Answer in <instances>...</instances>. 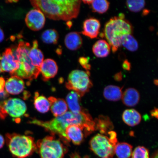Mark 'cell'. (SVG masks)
I'll return each mask as SVG.
<instances>
[{
  "mask_svg": "<svg viewBox=\"0 0 158 158\" xmlns=\"http://www.w3.org/2000/svg\"><path fill=\"white\" fill-rule=\"evenodd\" d=\"M29 123L44 128L52 135H58L62 141L66 144L68 143L65 130L69 126L77 124L82 126L84 128L86 136L96 130L94 120L85 110L77 114L67 111L63 115L49 121H43L34 118L30 121Z\"/></svg>",
  "mask_w": 158,
  "mask_h": 158,
  "instance_id": "obj_1",
  "label": "cell"
},
{
  "mask_svg": "<svg viewBox=\"0 0 158 158\" xmlns=\"http://www.w3.org/2000/svg\"><path fill=\"white\" fill-rule=\"evenodd\" d=\"M35 9L54 20L68 21L76 18L80 13V0H32L30 1Z\"/></svg>",
  "mask_w": 158,
  "mask_h": 158,
  "instance_id": "obj_2",
  "label": "cell"
},
{
  "mask_svg": "<svg viewBox=\"0 0 158 158\" xmlns=\"http://www.w3.org/2000/svg\"><path fill=\"white\" fill-rule=\"evenodd\" d=\"M133 31L131 23L124 19L123 14H120L118 17L112 18L106 23L104 35L111 47L112 52L115 53L121 46L122 37L131 34Z\"/></svg>",
  "mask_w": 158,
  "mask_h": 158,
  "instance_id": "obj_3",
  "label": "cell"
},
{
  "mask_svg": "<svg viewBox=\"0 0 158 158\" xmlns=\"http://www.w3.org/2000/svg\"><path fill=\"white\" fill-rule=\"evenodd\" d=\"M31 45L28 42L23 40L19 41L15 51V56L19 64V68L11 75L16 76L21 78L27 79L31 81L36 79L40 73V69L35 68L31 64L29 56Z\"/></svg>",
  "mask_w": 158,
  "mask_h": 158,
  "instance_id": "obj_4",
  "label": "cell"
},
{
  "mask_svg": "<svg viewBox=\"0 0 158 158\" xmlns=\"http://www.w3.org/2000/svg\"><path fill=\"white\" fill-rule=\"evenodd\" d=\"M6 137L9 151L15 158H26L36 151V144L30 136L8 133Z\"/></svg>",
  "mask_w": 158,
  "mask_h": 158,
  "instance_id": "obj_5",
  "label": "cell"
},
{
  "mask_svg": "<svg viewBox=\"0 0 158 158\" xmlns=\"http://www.w3.org/2000/svg\"><path fill=\"white\" fill-rule=\"evenodd\" d=\"M36 144V151L41 158H64L67 152L66 147L54 135L39 140Z\"/></svg>",
  "mask_w": 158,
  "mask_h": 158,
  "instance_id": "obj_6",
  "label": "cell"
},
{
  "mask_svg": "<svg viewBox=\"0 0 158 158\" xmlns=\"http://www.w3.org/2000/svg\"><path fill=\"white\" fill-rule=\"evenodd\" d=\"M90 72L75 70L69 74L66 88L69 90L77 93L81 97L89 91L93 86L90 78Z\"/></svg>",
  "mask_w": 158,
  "mask_h": 158,
  "instance_id": "obj_7",
  "label": "cell"
},
{
  "mask_svg": "<svg viewBox=\"0 0 158 158\" xmlns=\"http://www.w3.org/2000/svg\"><path fill=\"white\" fill-rule=\"evenodd\" d=\"M116 144L107 135L100 134L95 135L89 142L90 149L101 158H113Z\"/></svg>",
  "mask_w": 158,
  "mask_h": 158,
  "instance_id": "obj_8",
  "label": "cell"
},
{
  "mask_svg": "<svg viewBox=\"0 0 158 158\" xmlns=\"http://www.w3.org/2000/svg\"><path fill=\"white\" fill-rule=\"evenodd\" d=\"M4 119L7 114L13 118L21 117L27 110V106L22 100L17 98H9L0 104Z\"/></svg>",
  "mask_w": 158,
  "mask_h": 158,
  "instance_id": "obj_9",
  "label": "cell"
},
{
  "mask_svg": "<svg viewBox=\"0 0 158 158\" xmlns=\"http://www.w3.org/2000/svg\"><path fill=\"white\" fill-rule=\"evenodd\" d=\"M25 22L29 29L33 31H39L44 27L45 16L39 10H31L26 16Z\"/></svg>",
  "mask_w": 158,
  "mask_h": 158,
  "instance_id": "obj_10",
  "label": "cell"
},
{
  "mask_svg": "<svg viewBox=\"0 0 158 158\" xmlns=\"http://www.w3.org/2000/svg\"><path fill=\"white\" fill-rule=\"evenodd\" d=\"M0 61L2 72H9L11 75L19 68L18 61L11 48L6 49L0 58Z\"/></svg>",
  "mask_w": 158,
  "mask_h": 158,
  "instance_id": "obj_11",
  "label": "cell"
},
{
  "mask_svg": "<svg viewBox=\"0 0 158 158\" xmlns=\"http://www.w3.org/2000/svg\"><path fill=\"white\" fill-rule=\"evenodd\" d=\"M65 134L68 143L72 142L75 145H80L85 136L84 128L81 126L73 124L66 128Z\"/></svg>",
  "mask_w": 158,
  "mask_h": 158,
  "instance_id": "obj_12",
  "label": "cell"
},
{
  "mask_svg": "<svg viewBox=\"0 0 158 158\" xmlns=\"http://www.w3.org/2000/svg\"><path fill=\"white\" fill-rule=\"evenodd\" d=\"M101 24L99 21L91 18L84 21L83 25V35L91 39L96 38L99 33Z\"/></svg>",
  "mask_w": 158,
  "mask_h": 158,
  "instance_id": "obj_13",
  "label": "cell"
},
{
  "mask_svg": "<svg viewBox=\"0 0 158 158\" xmlns=\"http://www.w3.org/2000/svg\"><path fill=\"white\" fill-rule=\"evenodd\" d=\"M58 68L55 61L51 59H47L43 61L40 67V73L44 81L54 78L58 73Z\"/></svg>",
  "mask_w": 158,
  "mask_h": 158,
  "instance_id": "obj_14",
  "label": "cell"
},
{
  "mask_svg": "<svg viewBox=\"0 0 158 158\" xmlns=\"http://www.w3.org/2000/svg\"><path fill=\"white\" fill-rule=\"evenodd\" d=\"M5 88L7 93L18 94L25 88V83L22 78L16 76H11L5 83Z\"/></svg>",
  "mask_w": 158,
  "mask_h": 158,
  "instance_id": "obj_15",
  "label": "cell"
},
{
  "mask_svg": "<svg viewBox=\"0 0 158 158\" xmlns=\"http://www.w3.org/2000/svg\"><path fill=\"white\" fill-rule=\"evenodd\" d=\"M48 99L50 102L51 111L55 117L62 115L68 111V105L63 99L54 97H50Z\"/></svg>",
  "mask_w": 158,
  "mask_h": 158,
  "instance_id": "obj_16",
  "label": "cell"
},
{
  "mask_svg": "<svg viewBox=\"0 0 158 158\" xmlns=\"http://www.w3.org/2000/svg\"><path fill=\"white\" fill-rule=\"evenodd\" d=\"M29 56L33 66L40 70L41 65L44 60V56L39 48L38 42L36 40L33 41L32 46L30 49Z\"/></svg>",
  "mask_w": 158,
  "mask_h": 158,
  "instance_id": "obj_17",
  "label": "cell"
},
{
  "mask_svg": "<svg viewBox=\"0 0 158 158\" xmlns=\"http://www.w3.org/2000/svg\"><path fill=\"white\" fill-rule=\"evenodd\" d=\"M81 97L76 92L71 91L68 94L66 98V102L70 112L75 114H77L83 111L80 104Z\"/></svg>",
  "mask_w": 158,
  "mask_h": 158,
  "instance_id": "obj_18",
  "label": "cell"
},
{
  "mask_svg": "<svg viewBox=\"0 0 158 158\" xmlns=\"http://www.w3.org/2000/svg\"><path fill=\"white\" fill-rule=\"evenodd\" d=\"M140 94L137 90L134 88H128L123 93L122 100L126 106L133 107L137 105L140 100Z\"/></svg>",
  "mask_w": 158,
  "mask_h": 158,
  "instance_id": "obj_19",
  "label": "cell"
},
{
  "mask_svg": "<svg viewBox=\"0 0 158 158\" xmlns=\"http://www.w3.org/2000/svg\"><path fill=\"white\" fill-rule=\"evenodd\" d=\"M65 46L69 50L76 51L82 47L83 43L82 37L79 33L73 31L68 33L64 39Z\"/></svg>",
  "mask_w": 158,
  "mask_h": 158,
  "instance_id": "obj_20",
  "label": "cell"
},
{
  "mask_svg": "<svg viewBox=\"0 0 158 158\" xmlns=\"http://www.w3.org/2000/svg\"><path fill=\"white\" fill-rule=\"evenodd\" d=\"M96 130H98L102 135H107L114 128L113 123L108 116L100 115L94 120Z\"/></svg>",
  "mask_w": 158,
  "mask_h": 158,
  "instance_id": "obj_21",
  "label": "cell"
},
{
  "mask_svg": "<svg viewBox=\"0 0 158 158\" xmlns=\"http://www.w3.org/2000/svg\"><path fill=\"white\" fill-rule=\"evenodd\" d=\"M111 47L107 41L99 40L94 43L92 51L96 57L99 58H105L110 54Z\"/></svg>",
  "mask_w": 158,
  "mask_h": 158,
  "instance_id": "obj_22",
  "label": "cell"
},
{
  "mask_svg": "<svg viewBox=\"0 0 158 158\" xmlns=\"http://www.w3.org/2000/svg\"><path fill=\"white\" fill-rule=\"evenodd\" d=\"M122 119L127 125L133 127L140 123L141 116L137 110L131 109L124 110L122 114Z\"/></svg>",
  "mask_w": 158,
  "mask_h": 158,
  "instance_id": "obj_23",
  "label": "cell"
},
{
  "mask_svg": "<svg viewBox=\"0 0 158 158\" xmlns=\"http://www.w3.org/2000/svg\"><path fill=\"white\" fill-rule=\"evenodd\" d=\"M122 89V88L113 85L106 86L104 90V97L110 101H118L122 98L123 94Z\"/></svg>",
  "mask_w": 158,
  "mask_h": 158,
  "instance_id": "obj_24",
  "label": "cell"
},
{
  "mask_svg": "<svg viewBox=\"0 0 158 158\" xmlns=\"http://www.w3.org/2000/svg\"><path fill=\"white\" fill-rule=\"evenodd\" d=\"M34 104L37 111L41 113L48 112L50 108V104L48 99L43 95H40L39 92H35Z\"/></svg>",
  "mask_w": 158,
  "mask_h": 158,
  "instance_id": "obj_25",
  "label": "cell"
},
{
  "mask_svg": "<svg viewBox=\"0 0 158 158\" xmlns=\"http://www.w3.org/2000/svg\"><path fill=\"white\" fill-rule=\"evenodd\" d=\"M133 147L126 143H118L114 149L116 158H130L132 155Z\"/></svg>",
  "mask_w": 158,
  "mask_h": 158,
  "instance_id": "obj_26",
  "label": "cell"
},
{
  "mask_svg": "<svg viewBox=\"0 0 158 158\" xmlns=\"http://www.w3.org/2000/svg\"><path fill=\"white\" fill-rule=\"evenodd\" d=\"M41 39L45 44H56L58 42L59 35L56 30L48 29L42 33Z\"/></svg>",
  "mask_w": 158,
  "mask_h": 158,
  "instance_id": "obj_27",
  "label": "cell"
},
{
  "mask_svg": "<svg viewBox=\"0 0 158 158\" xmlns=\"http://www.w3.org/2000/svg\"><path fill=\"white\" fill-rule=\"evenodd\" d=\"M121 43L122 45L131 52L137 51L139 46L137 40L131 34L124 35L122 39Z\"/></svg>",
  "mask_w": 158,
  "mask_h": 158,
  "instance_id": "obj_28",
  "label": "cell"
},
{
  "mask_svg": "<svg viewBox=\"0 0 158 158\" xmlns=\"http://www.w3.org/2000/svg\"><path fill=\"white\" fill-rule=\"evenodd\" d=\"M110 4L109 2L106 0H94L90 5L94 12L103 14L108 10Z\"/></svg>",
  "mask_w": 158,
  "mask_h": 158,
  "instance_id": "obj_29",
  "label": "cell"
},
{
  "mask_svg": "<svg viewBox=\"0 0 158 158\" xmlns=\"http://www.w3.org/2000/svg\"><path fill=\"white\" fill-rule=\"evenodd\" d=\"M126 5L130 11L138 12L145 7V2L143 0L127 1L126 2Z\"/></svg>",
  "mask_w": 158,
  "mask_h": 158,
  "instance_id": "obj_30",
  "label": "cell"
},
{
  "mask_svg": "<svg viewBox=\"0 0 158 158\" xmlns=\"http://www.w3.org/2000/svg\"><path fill=\"white\" fill-rule=\"evenodd\" d=\"M132 158H149V151L143 146L136 147L132 153Z\"/></svg>",
  "mask_w": 158,
  "mask_h": 158,
  "instance_id": "obj_31",
  "label": "cell"
},
{
  "mask_svg": "<svg viewBox=\"0 0 158 158\" xmlns=\"http://www.w3.org/2000/svg\"><path fill=\"white\" fill-rule=\"evenodd\" d=\"M79 64H80L83 68L85 69L86 72H89L91 66L89 64V59L85 57H81L79 58L78 60Z\"/></svg>",
  "mask_w": 158,
  "mask_h": 158,
  "instance_id": "obj_32",
  "label": "cell"
},
{
  "mask_svg": "<svg viewBox=\"0 0 158 158\" xmlns=\"http://www.w3.org/2000/svg\"><path fill=\"white\" fill-rule=\"evenodd\" d=\"M122 68L124 70L127 71H130L131 70V64L127 60L124 61L122 64Z\"/></svg>",
  "mask_w": 158,
  "mask_h": 158,
  "instance_id": "obj_33",
  "label": "cell"
},
{
  "mask_svg": "<svg viewBox=\"0 0 158 158\" xmlns=\"http://www.w3.org/2000/svg\"><path fill=\"white\" fill-rule=\"evenodd\" d=\"M5 81L2 77H0V93L4 91V87L5 85Z\"/></svg>",
  "mask_w": 158,
  "mask_h": 158,
  "instance_id": "obj_34",
  "label": "cell"
},
{
  "mask_svg": "<svg viewBox=\"0 0 158 158\" xmlns=\"http://www.w3.org/2000/svg\"><path fill=\"white\" fill-rule=\"evenodd\" d=\"M8 96V95L7 93L4 90L3 92L0 93V100H5L7 97Z\"/></svg>",
  "mask_w": 158,
  "mask_h": 158,
  "instance_id": "obj_35",
  "label": "cell"
},
{
  "mask_svg": "<svg viewBox=\"0 0 158 158\" xmlns=\"http://www.w3.org/2000/svg\"><path fill=\"white\" fill-rule=\"evenodd\" d=\"M122 75L121 72L118 73L114 75V79L116 81H119L122 80Z\"/></svg>",
  "mask_w": 158,
  "mask_h": 158,
  "instance_id": "obj_36",
  "label": "cell"
},
{
  "mask_svg": "<svg viewBox=\"0 0 158 158\" xmlns=\"http://www.w3.org/2000/svg\"><path fill=\"white\" fill-rule=\"evenodd\" d=\"M151 115L158 119V109L157 108H155L151 112Z\"/></svg>",
  "mask_w": 158,
  "mask_h": 158,
  "instance_id": "obj_37",
  "label": "cell"
},
{
  "mask_svg": "<svg viewBox=\"0 0 158 158\" xmlns=\"http://www.w3.org/2000/svg\"><path fill=\"white\" fill-rule=\"evenodd\" d=\"M5 144V139L0 134V149L2 148Z\"/></svg>",
  "mask_w": 158,
  "mask_h": 158,
  "instance_id": "obj_38",
  "label": "cell"
},
{
  "mask_svg": "<svg viewBox=\"0 0 158 158\" xmlns=\"http://www.w3.org/2000/svg\"><path fill=\"white\" fill-rule=\"evenodd\" d=\"M4 34L2 29L0 27V43L4 39Z\"/></svg>",
  "mask_w": 158,
  "mask_h": 158,
  "instance_id": "obj_39",
  "label": "cell"
},
{
  "mask_svg": "<svg viewBox=\"0 0 158 158\" xmlns=\"http://www.w3.org/2000/svg\"><path fill=\"white\" fill-rule=\"evenodd\" d=\"M92 1H82V2H83L84 3L87 4H88L89 5L91 3H92Z\"/></svg>",
  "mask_w": 158,
  "mask_h": 158,
  "instance_id": "obj_40",
  "label": "cell"
},
{
  "mask_svg": "<svg viewBox=\"0 0 158 158\" xmlns=\"http://www.w3.org/2000/svg\"><path fill=\"white\" fill-rule=\"evenodd\" d=\"M152 158H158V151L154 154Z\"/></svg>",
  "mask_w": 158,
  "mask_h": 158,
  "instance_id": "obj_41",
  "label": "cell"
},
{
  "mask_svg": "<svg viewBox=\"0 0 158 158\" xmlns=\"http://www.w3.org/2000/svg\"><path fill=\"white\" fill-rule=\"evenodd\" d=\"M149 11L148 10H145L143 11V15H146L148 14V13H149Z\"/></svg>",
  "mask_w": 158,
  "mask_h": 158,
  "instance_id": "obj_42",
  "label": "cell"
},
{
  "mask_svg": "<svg viewBox=\"0 0 158 158\" xmlns=\"http://www.w3.org/2000/svg\"><path fill=\"white\" fill-rule=\"evenodd\" d=\"M0 118H2V119H3L2 114L1 111V104H0Z\"/></svg>",
  "mask_w": 158,
  "mask_h": 158,
  "instance_id": "obj_43",
  "label": "cell"
},
{
  "mask_svg": "<svg viewBox=\"0 0 158 158\" xmlns=\"http://www.w3.org/2000/svg\"><path fill=\"white\" fill-rule=\"evenodd\" d=\"M2 72V71L1 64H0V73Z\"/></svg>",
  "mask_w": 158,
  "mask_h": 158,
  "instance_id": "obj_44",
  "label": "cell"
},
{
  "mask_svg": "<svg viewBox=\"0 0 158 158\" xmlns=\"http://www.w3.org/2000/svg\"><path fill=\"white\" fill-rule=\"evenodd\" d=\"M157 34H158V31Z\"/></svg>",
  "mask_w": 158,
  "mask_h": 158,
  "instance_id": "obj_45",
  "label": "cell"
}]
</instances>
